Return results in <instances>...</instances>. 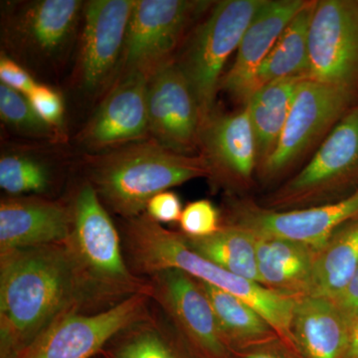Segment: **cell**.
Instances as JSON below:
<instances>
[{
    "label": "cell",
    "mask_w": 358,
    "mask_h": 358,
    "mask_svg": "<svg viewBox=\"0 0 358 358\" xmlns=\"http://www.w3.org/2000/svg\"><path fill=\"white\" fill-rule=\"evenodd\" d=\"M96 313L67 242L0 254V358H21L63 315Z\"/></svg>",
    "instance_id": "obj_1"
},
{
    "label": "cell",
    "mask_w": 358,
    "mask_h": 358,
    "mask_svg": "<svg viewBox=\"0 0 358 358\" xmlns=\"http://www.w3.org/2000/svg\"><path fill=\"white\" fill-rule=\"evenodd\" d=\"M122 244L134 274L148 278L160 271L176 268L196 281L233 294L265 317L282 343L300 355L292 331L296 299L221 268L190 248L182 233L166 229L147 213L126 220Z\"/></svg>",
    "instance_id": "obj_2"
},
{
    "label": "cell",
    "mask_w": 358,
    "mask_h": 358,
    "mask_svg": "<svg viewBox=\"0 0 358 358\" xmlns=\"http://www.w3.org/2000/svg\"><path fill=\"white\" fill-rule=\"evenodd\" d=\"M87 164L101 201L124 220L145 213L155 195L213 176L203 155L178 154L152 138L90 155Z\"/></svg>",
    "instance_id": "obj_3"
},
{
    "label": "cell",
    "mask_w": 358,
    "mask_h": 358,
    "mask_svg": "<svg viewBox=\"0 0 358 358\" xmlns=\"http://www.w3.org/2000/svg\"><path fill=\"white\" fill-rule=\"evenodd\" d=\"M72 208V232L66 242L96 310L115 307L136 294L152 299L150 280L129 268L119 232L89 181L78 190Z\"/></svg>",
    "instance_id": "obj_4"
},
{
    "label": "cell",
    "mask_w": 358,
    "mask_h": 358,
    "mask_svg": "<svg viewBox=\"0 0 358 358\" xmlns=\"http://www.w3.org/2000/svg\"><path fill=\"white\" fill-rule=\"evenodd\" d=\"M264 0H223L212 7L193 31L180 60L196 96L203 126L214 113L224 66L238 50L245 31Z\"/></svg>",
    "instance_id": "obj_5"
},
{
    "label": "cell",
    "mask_w": 358,
    "mask_h": 358,
    "mask_svg": "<svg viewBox=\"0 0 358 358\" xmlns=\"http://www.w3.org/2000/svg\"><path fill=\"white\" fill-rule=\"evenodd\" d=\"M208 1L134 0L120 71L121 77L138 73L150 79L173 62V53L188 28Z\"/></svg>",
    "instance_id": "obj_6"
},
{
    "label": "cell",
    "mask_w": 358,
    "mask_h": 358,
    "mask_svg": "<svg viewBox=\"0 0 358 358\" xmlns=\"http://www.w3.org/2000/svg\"><path fill=\"white\" fill-rule=\"evenodd\" d=\"M352 95L341 87L301 80L277 148L259 169L263 176L274 178L286 173L324 140L348 112Z\"/></svg>",
    "instance_id": "obj_7"
},
{
    "label": "cell",
    "mask_w": 358,
    "mask_h": 358,
    "mask_svg": "<svg viewBox=\"0 0 358 358\" xmlns=\"http://www.w3.org/2000/svg\"><path fill=\"white\" fill-rule=\"evenodd\" d=\"M358 176V107L348 110L300 173L273 193L268 206L303 207L338 192Z\"/></svg>",
    "instance_id": "obj_8"
},
{
    "label": "cell",
    "mask_w": 358,
    "mask_h": 358,
    "mask_svg": "<svg viewBox=\"0 0 358 358\" xmlns=\"http://www.w3.org/2000/svg\"><path fill=\"white\" fill-rule=\"evenodd\" d=\"M307 78L355 92L358 85L357 1H317L308 32Z\"/></svg>",
    "instance_id": "obj_9"
},
{
    "label": "cell",
    "mask_w": 358,
    "mask_h": 358,
    "mask_svg": "<svg viewBox=\"0 0 358 358\" xmlns=\"http://www.w3.org/2000/svg\"><path fill=\"white\" fill-rule=\"evenodd\" d=\"M162 308L192 358H230L208 298L199 282L176 268L148 277Z\"/></svg>",
    "instance_id": "obj_10"
},
{
    "label": "cell",
    "mask_w": 358,
    "mask_h": 358,
    "mask_svg": "<svg viewBox=\"0 0 358 358\" xmlns=\"http://www.w3.org/2000/svg\"><path fill=\"white\" fill-rule=\"evenodd\" d=\"M150 296L136 294L96 313L73 312L60 317L21 358H93L127 327L150 312Z\"/></svg>",
    "instance_id": "obj_11"
},
{
    "label": "cell",
    "mask_w": 358,
    "mask_h": 358,
    "mask_svg": "<svg viewBox=\"0 0 358 358\" xmlns=\"http://www.w3.org/2000/svg\"><path fill=\"white\" fill-rule=\"evenodd\" d=\"M148 129L152 140L181 155L201 145L203 129L196 96L176 61L148 79Z\"/></svg>",
    "instance_id": "obj_12"
},
{
    "label": "cell",
    "mask_w": 358,
    "mask_h": 358,
    "mask_svg": "<svg viewBox=\"0 0 358 358\" xmlns=\"http://www.w3.org/2000/svg\"><path fill=\"white\" fill-rule=\"evenodd\" d=\"M233 219L232 225L298 242L319 252L339 230L357 220L358 190L333 203L289 211L241 204L233 212Z\"/></svg>",
    "instance_id": "obj_13"
},
{
    "label": "cell",
    "mask_w": 358,
    "mask_h": 358,
    "mask_svg": "<svg viewBox=\"0 0 358 358\" xmlns=\"http://www.w3.org/2000/svg\"><path fill=\"white\" fill-rule=\"evenodd\" d=\"M134 0H92L85 4L77 63L78 84L88 93L107 86L120 68Z\"/></svg>",
    "instance_id": "obj_14"
},
{
    "label": "cell",
    "mask_w": 358,
    "mask_h": 358,
    "mask_svg": "<svg viewBox=\"0 0 358 358\" xmlns=\"http://www.w3.org/2000/svg\"><path fill=\"white\" fill-rule=\"evenodd\" d=\"M148 79L138 73L120 77L79 134L92 150H107L145 141L150 136Z\"/></svg>",
    "instance_id": "obj_15"
},
{
    "label": "cell",
    "mask_w": 358,
    "mask_h": 358,
    "mask_svg": "<svg viewBox=\"0 0 358 358\" xmlns=\"http://www.w3.org/2000/svg\"><path fill=\"white\" fill-rule=\"evenodd\" d=\"M73 228L72 205L35 196L0 202V254L65 242Z\"/></svg>",
    "instance_id": "obj_16"
},
{
    "label": "cell",
    "mask_w": 358,
    "mask_h": 358,
    "mask_svg": "<svg viewBox=\"0 0 358 358\" xmlns=\"http://www.w3.org/2000/svg\"><path fill=\"white\" fill-rule=\"evenodd\" d=\"M306 3L305 0H264L245 31L236 59L221 79L219 90L246 105L257 70Z\"/></svg>",
    "instance_id": "obj_17"
},
{
    "label": "cell",
    "mask_w": 358,
    "mask_h": 358,
    "mask_svg": "<svg viewBox=\"0 0 358 358\" xmlns=\"http://www.w3.org/2000/svg\"><path fill=\"white\" fill-rule=\"evenodd\" d=\"M82 7L78 0L28 2L9 20L7 37L26 55L42 60L56 57L70 43Z\"/></svg>",
    "instance_id": "obj_18"
},
{
    "label": "cell",
    "mask_w": 358,
    "mask_h": 358,
    "mask_svg": "<svg viewBox=\"0 0 358 358\" xmlns=\"http://www.w3.org/2000/svg\"><path fill=\"white\" fill-rule=\"evenodd\" d=\"M201 145L213 174L218 171L247 182L258 167L255 134L246 106L233 114L213 113L202 129Z\"/></svg>",
    "instance_id": "obj_19"
},
{
    "label": "cell",
    "mask_w": 358,
    "mask_h": 358,
    "mask_svg": "<svg viewBox=\"0 0 358 358\" xmlns=\"http://www.w3.org/2000/svg\"><path fill=\"white\" fill-rule=\"evenodd\" d=\"M352 324L334 301L296 299L292 331L301 358H348Z\"/></svg>",
    "instance_id": "obj_20"
},
{
    "label": "cell",
    "mask_w": 358,
    "mask_h": 358,
    "mask_svg": "<svg viewBox=\"0 0 358 358\" xmlns=\"http://www.w3.org/2000/svg\"><path fill=\"white\" fill-rule=\"evenodd\" d=\"M255 234L257 265L263 286L289 298L307 296L317 252L291 240Z\"/></svg>",
    "instance_id": "obj_21"
},
{
    "label": "cell",
    "mask_w": 358,
    "mask_h": 358,
    "mask_svg": "<svg viewBox=\"0 0 358 358\" xmlns=\"http://www.w3.org/2000/svg\"><path fill=\"white\" fill-rule=\"evenodd\" d=\"M199 282L208 298L219 333L230 352L282 341L274 327L248 303L211 285Z\"/></svg>",
    "instance_id": "obj_22"
},
{
    "label": "cell",
    "mask_w": 358,
    "mask_h": 358,
    "mask_svg": "<svg viewBox=\"0 0 358 358\" xmlns=\"http://www.w3.org/2000/svg\"><path fill=\"white\" fill-rule=\"evenodd\" d=\"M303 79L289 78L265 85L256 90L245 105L255 134L259 169L277 148Z\"/></svg>",
    "instance_id": "obj_23"
},
{
    "label": "cell",
    "mask_w": 358,
    "mask_h": 358,
    "mask_svg": "<svg viewBox=\"0 0 358 358\" xmlns=\"http://www.w3.org/2000/svg\"><path fill=\"white\" fill-rule=\"evenodd\" d=\"M150 310L110 339L102 358H192L171 324Z\"/></svg>",
    "instance_id": "obj_24"
},
{
    "label": "cell",
    "mask_w": 358,
    "mask_h": 358,
    "mask_svg": "<svg viewBox=\"0 0 358 358\" xmlns=\"http://www.w3.org/2000/svg\"><path fill=\"white\" fill-rule=\"evenodd\" d=\"M315 4L317 1H307L287 26L257 70L252 83V94L279 80L308 77V32Z\"/></svg>",
    "instance_id": "obj_25"
},
{
    "label": "cell",
    "mask_w": 358,
    "mask_h": 358,
    "mask_svg": "<svg viewBox=\"0 0 358 358\" xmlns=\"http://www.w3.org/2000/svg\"><path fill=\"white\" fill-rule=\"evenodd\" d=\"M358 268V219L338 231L315 255L307 296L334 301Z\"/></svg>",
    "instance_id": "obj_26"
},
{
    "label": "cell",
    "mask_w": 358,
    "mask_h": 358,
    "mask_svg": "<svg viewBox=\"0 0 358 358\" xmlns=\"http://www.w3.org/2000/svg\"><path fill=\"white\" fill-rule=\"evenodd\" d=\"M185 238L199 255L233 274L262 285L257 265L255 233L230 225L222 226L210 236Z\"/></svg>",
    "instance_id": "obj_27"
},
{
    "label": "cell",
    "mask_w": 358,
    "mask_h": 358,
    "mask_svg": "<svg viewBox=\"0 0 358 358\" xmlns=\"http://www.w3.org/2000/svg\"><path fill=\"white\" fill-rule=\"evenodd\" d=\"M49 185V171L41 162L20 155H3L0 159V186L11 196L43 193Z\"/></svg>",
    "instance_id": "obj_28"
},
{
    "label": "cell",
    "mask_w": 358,
    "mask_h": 358,
    "mask_svg": "<svg viewBox=\"0 0 358 358\" xmlns=\"http://www.w3.org/2000/svg\"><path fill=\"white\" fill-rule=\"evenodd\" d=\"M0 115L7 126L33 136H51L54 129L45 124L33 109L27 96L0 85Z\"/></svg>",
    "instance_id": "obj_29"
},
{
    "label": "cell",
    "mask_w": 358,
    "mask_h": 358,
    "mask_svg": "<svg viewBox=\"0 0 358 358\" xmlns=\"http://www.w3.org/2000/svg\"><path fill=\"white\" fill-rule=\"evenodd\" d=\"M182 234L188 237H207L220 230L219 212L209 200L193 201L183 209L180 220Z\"/></svg>",
    "instance_id": "obj_30"
},
{
    "label": "cell",
    "mask_w": 358,
    "mask_h": 358,
    "mask_svg": "<svg viewBox=\"0 0 358 358\" xmlns=\"http://www.w3.org/2000/svg\"><path fill=\"white\" fill-rule=\"evenodd\" d=\"M27 98L35 113L45 124L53 129L60 126L64 105L58 92L46 85L37 84Z\"/></svg>",
    "instance_id": "obj_31"
},
{
    "label": "cell",
    "mask_w": 358,
    "mask_h": 358,
    "mask_svg": "<svg viewBox=\"0 0 358 358\" xmlns=\"http://www.w3.org/2000/svg\"><path fill=\"white\" fill-rule=\"evenodd\" d=\"M181 201L176 193L173 192H160L148 201L145 213L155 222H179L182 214Z\"/></svg>",
    "instance_id": "obj_32"
},
{
    "label": "cell",
    "mask_w": 358,
    "mask_h": 358,
    "mask_svg": "<svg viewBox=\"0 0 358 358\" xmlns=\"http://www.w3.org/2000/svg\"><path fill=\"white\" fill-rule=\"evenodd\" d=\"M0 79L2 84L25 96L29 95L37 85L27 71L6 56L0 60Z\"/></svg>",
    "instance_id": "obj_33"
},
{
    "label": "cell",
    "mask_w": 358,
    "mask_h": 358,
    "mask_svg": "<svg viewBox=\"0 0 358 358\" xmlns=\"http://www.w3.org/2000/svg\"><path fill=\"white\" fill-rule=\"evenodd\" d=\"M230 358H301L282 341L231 352Z\"/></svg>",
    "instance_id": "obj_34"
},
{
    "label": "cell",
    "mask_w": 358,
    "mask_h": 358,
    "mask_svg": "<svg viewBox=\"0 0 358 358\" xmlns=\"http://www.w3.org/2000/svg\"><path fill=\"white\" fill-rule=\"evenodd\" d=\"M352 327L358 322V268L343 291L334 301Z\"/></svg>",
    "instance_id": "obj_35"
},
{
    "label": "cell",
    "mask_w": 358,
    "mask_h": 358,
    "mask_svg": "<svg viewBox=\"0 0 358 358\" xmlns=\"http://www.w3.org/2000/svg\"><path fill=\"white\" fill-rule=\"evenodd\" d=\"M348 358H358V322L352 327Z\"/></svg>",
    "instance_id": "obj_36"
},
{
    "label": "cell",
    "mask_w": 358,
    "mask_h": 358,
    "mask_svg": "<svg viewBox=\"0 0 358 358\" xmlns=\"http://www.w3.org/2000/svg\"><path fill=\"white\" fill-rule=\"evenodd\" d=\"M93 358H102V357H101L100 355H96V357H93Z\"/></svg>",
    "instance_id": "obj_37"
},
{
    "label": "cell",
    "mask_w": 358,
    "mask_h": 358,
    "mask_svg": "<svg viewBox=\"0 0 358 358\" xmlns=\"http://www.w3.org/2000/svg\"><path fill=\"white\" fill-rule=\"evenodd\" d=\"M357 4H358V1H357Z\"/></svg>",
    "instance_id": "obj_38"
}]
</instances>
